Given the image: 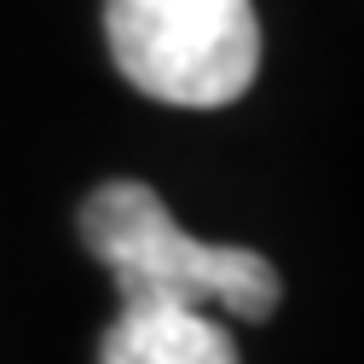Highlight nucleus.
I'll return each instance as SVG.
<instances>
[{"label":"nucleus","mask_w":364,"mask_h":364,"mask_svg":"<svg viewBox=\"0 0 364 364\" xmlns=\"http://www.w3.org/2000/svg\"><path fill=\"white\" fill-rule=\"evenodd\" d=\"M81 243L116 278L122 301H179V306L220 301L237 318L260 324L278 312L284 295L278 266L266 255L186 237L168 203L139 179H105L81 203Z\"/></svg>","instance_id":"1"},{"label":"nucleus","mask_w":364,"mask_h":364,"mask_svg":"<svg viewBox=\"0 0 364 364\" xmlns=\"http://www.w3.org/2000/svg\"><path fill=\"white\" fill-rule=\"evenodd\" d=\"M116 70L145 99L220 110L260 70L255 0H105Z\"/></svg>","instance_id":"2"},{"label":"nucleus","mask_w":364,"mask_h":364,"mask_svg":"<svg viewBox=\"0 0 364 364\" xmlns=\"http://www.w3.org/2000/svg\"><path fill=\"white\" fill-rule=\"evenodd\" d=\"M99 364H237V341L203 306L122 301L99 341Z\"/></svg>","instance_id":"3"}]
</instances>
